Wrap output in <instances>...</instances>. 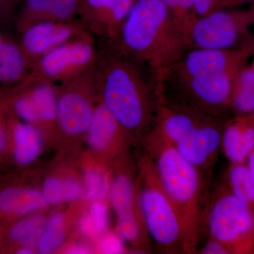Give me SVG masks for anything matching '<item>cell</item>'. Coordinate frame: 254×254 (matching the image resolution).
I'll use <instances>...</instances> for the list:
<instances>
[{
  "instance_id": "7402d4cb",
  "label": "cell",
  "mask_w": 254,
  "mask_h": 254,
  "mask_svg": "<svg viewBox=\"0 0 254 254\" xmlns=\"http://www.w3.org/2000/svg\"><path fill=\"white\" fill-rule=\"evenodd\" d=\"M46 222V218L42 215L33 214L25 216L10 227L8 233L9 240L21 247L33 249L38 245Z\"/></svg>"
},
{
  "instance_id": "277c9868",
  "label": "cell",
  "mask_w": 254,
  "mask_h": 254,
  "mask_svg": "<svg viewBox=\"0 0 254 254\" xmlns=\"http://www.w3.org/2000/svg\"><path fill=\"white\" fill-rule=\"evenodd\" d=\"M162 185L176 208L183 233L184 254L198 253L206 211L207 182L155 125L143 139Z\"/></svg>"
},
{
  "instance_id": "7c38bea8",
  "label": "cell",
  "mask_w": 254,
  "mask_h": 254,
  "mask_svg": "<svg viewBox=\"0 0 254 254\" xmlns=\"http://www.w3.org/2000/svg\"><path fill=\"white\" fill-rule=\"evenodd\" d=\"M109 199L118 222V233L124 240L134 245L147 244L145 229L136 197L131 177L119 173L112 181Z\"/></svg>"
},
{
  "instance_id": "8992f818",
  "label": "cell",
  "mask_w": 254,
  "mask_h": 254,
  "mask_svg": "<svg viewBox=\"0 0 254 254\" xmlns=\"http://www.w3.org/2000/svg\"><path fill=\"white\" fill-rule=\"evenodd\" d=\"M141 173L142 186L137 198L148 235L163 253L184 254L180 217L148 155L143 160Z\"/></svg>"
},
{
  "instance_id": "d6a6232c",
  "label": "cell",
  "mask_w": 254,
  "mask_h": 254,
  "mask_svg": "<svg viewBox=\"0 0 254 254\" xmlns=\"http://www.w3.org/2000/svg\"><path fill=\"white\" fill-rule=\"evenodd\" d=\"M91 252V250L89 248H88L86 246L83 245L72 246L66 250V253L73 254H89Z\"/></svg>"
},
{
  "instance_id": "30bf717a",
  "label": "cell",
  "mask_w": 254,
  "mask_h": 254,
  "mask_svg": "<svg viewBox=\"0 0 254 254\" xmlns=\"http://www.w3.org/2000/svg\"><path fill=\"white\" fill-rule=\"evenodd\" d=\"M95 67L57 86V127L68 136L86 133L91 123L98 99Z\"/></svg>"
},
{
  "instance_id": "d6986e66",
  "label": "cell",
  "mask_w": 254,
  "mask_h": 254,
  "mask_svg": "<svg viewBox=\"0 0 254 254\" xmlns=\"http://www.w3.org/2000/svg\"><path fill=\"white\" fill-rule=\"evenodd\" d=\"M29 71L18 42L0 31V85L16 86L26 78Z\"/></svg>"
},
{
  "instance_id": "8fae6325",
  "label": "cell",
  "mask_w": 254,
  "mask_h": 254,
  "mask_svg": "<svg viewBox=\"0 0 254 254\" xmlns=\"http://www.w3.org/2000/svg\"><path fill=\"white\" fill-rule=\"evenodd\" d=\"M1 100L18 120L41 126H57V86L50 82H21Z\"/></svg>"
},
{
  "instance_id": "836d02e7",
  "label": "cell",
  "mask_w": 254,
  "mask_h": 254,
  "mask_svg": "<svg viewBox=\"0 0 254 254\" xmlns=\"http://www.w3.org/2000/svg\"><path fill=\"white\" fill-rule=\"evenodd\" d=\"M247 160H248L247 167H248L251 176H252V180H253L254 182V149L251 152L248 158H247Z\"/></svg>"
},
{
  "instance_id": "4fadbf2b",
  "label": "cell",
  "mask_w": 254,
  "mask_h": 254,
  "mask_svg": "<svg viewBox=\"0 0 254 254\" xmlns=\"http://www.w3.org/2000/svg\"><path fill=\"white\" fill-rule=\"evenodd\" d=\"M88 33L90 32L80 21L42 22L21 31L18 44L31 69L38 60L52 50Z\"/></svg>"
},
{
  "instance_id": "3957f363",
  "label": "cell",
  "mask_w": 254,
  "mask_h": 254,
  "mask_svg": "<svg viewBox=\"0 0 254 254\" xmlns=\"http://www.w3.org/2000/svg\"><path fill=\"white\" fill-rule=\"evenodd\" d=\"M115 46L154 78L190 49L170 10L160 0H134Z\"/></svg>"
},
{
  "instance_id": "4dcf8cb0",
  "label": "cell",
  "mask_w": 254,
  "mask_h": 254,
  "mask_svg": "<svg viewBox=\"0 0 254 254\" xmlns=\"http://www.w3.org/2000/svg\"><path fill=\"white\" fill-rule=\"evenodd\" d=\"M9 110L0 100V154L6 149L10 138Z\"/></svg>"
},
{
  "instance_id": "9c48e42d",
  "label": "cell",
  "mask_w": 254,
  "mask_h": 254,
  "mask_svg": "<svg viewBox=\"0 0 254 254\" xmlns=\"http://www.w3.org/2000/svg\"><path fill=\"white\" fill-rule=\"evenodd\" d=\"M91 33L73 38L43 56L21 82L67 81L96 65L99 58Z\"/></svg>"
},
{
  "instance_id": "484cf974",
  "label": "cell",
  "mask_w": 254,
  "mask_h": 254,
  "mask_svg": "<svg viewBox=\"0 0 254 254\" xmlns=\"http://www.w3.org/2000/svg\"><path fill=\"white\" fill-rule=\"evenodd\" d=\"M66 237L64 219L63 214L56 213L47 220L46 226L38 241V252L42 254L53 253L61 247Z\"/></svg>"
},
{
  "instance_id": "ac0fdd59",
  "label": "cell",
  "mask_w": 254,
  "mask_h": 254,
  "mask_svg": "<svg viewBox=\"0 0 254 254\" xmlns=\"http://www.w3.org/2000/svg\"><path fill=\"white\" fill-rule=\"evenodd\" d=\"M9 131L14 161L21 166L33 163L39 156L43 147L41 129L31 124L18 120L11 114Z\"/></svg>"
},
{
  "instance_id": "f546056e",
  "label": "cell",
  "mask_w": 254,
  "mask_h": 254,
  "mask_svg": "<svg viewBox=\"0 0 254 254\" xmlns=\"http://www.w3.org/2000/svg\"><path fill=\"white\" fill-rule=\"evenodd\" d=\"M193 4L198 17L205 16L215 10L233 6L232 0H193Z\"/></svg>"
},
{
  "instance_id": "ba28073f",
  "label": "cell",
  "mask_w": 254,
  "mask_h": 254,
  "mask_svg": "<svg viewBox=\"0 0 254 254\" xmlns=\"http://www.w3.org/2000/svg\"><path fill=\"white\" fill-rule=\"evenodd\" d=\"M254 26V4L247 9L215 10L196 18L189 32L188 40L190 48L254 50V41L250 36Z\"/></svg>"
},
{
  "instance_id": "603a6c76",
  "label": "cell",
  "mask_w": 254,
  "mask_h": 254,
  "mask_svg": "<svg viewBox=\"0 0 254 254\" xmlns=\"http://www.w3.org/2000/svg\"><path fill=\"white\" fill-rule=\"evenodd\" d=\"M41 192L47 204L58 205L78 199L81 196L82 188L73 179L50 177L44 182Z\"/></svg>"
},
{
  "instance_id": "f1b7e54d",
  "label": "cell",
  "mask_w": 254,
  "mask_h": 254,
  "mask_svg": "<svg viewBox=\"0 0 254 254\" xmlns=\"http://www.w3.org/2000/svg\"><path fill=\"white\" fill-rule=\"evenodd\" d=\"M177 2L181 14L182 31L188 39L189 32L198 16L195 14L193 0H177Z\"/></svg>"
},
{
  "instance_id": "83f0119b",
  "label": "cell",
  "mask_w": 254,
  "mask_h": 254,
  "mask_svg": "<svg viewBox=\"0 0 254 254\" xmlns=\"http://www.w3.org/2000/svg\"><path fill=\"white\" fill-rule=\"evenodd\" d=\"M124 239L116 232H105L100 237L98 248L100 253L105 254H124L126 252Z\"/></svg>"
},
{
  "instance_id": "44dd1931",
  "label": "cell",
  "mask_w": 254,
  "mask_h": 254,
  "mask_svg": "<svg viewBox=\"0 0 254 254\" xmlns=\"http://www.w3.org/2000/svg\"><path fill=\"white\" fill-rule=\"evenodd\" d=\"M231 109L238 115L254 113V66L245 64L237 73L232 85Z\"/></svg>"
},
{
  "instance_id": "ffe728a7",
  "label": "cell",
  "mask_w": 254,
  "mask_h": 254,
  "mask_svg": "<svg viewBox=\"0 0 254 254\" xmlns=\"http://www.w3.org/2000/svg\"><path fill=\"white\" fill-rule=\"evenodd\" d=\"M47 203L40 190L11 187L0 191V212L13 216H28L41 210Z\"/></svg>"
},
{
  "instance_id": "cb8c5ba5",
  "label": "cell",
  "mask_w": 254,
  "mask_h": 254,
  "mask_svg": "<svg viewBox=\"0 0 254 254\" xmlns=\"http://www.w3.org/2000/svg\"><path fill=\"white\" fill-rule=\"evenodd\" d=\"M228 182L233 195L254 212V182L245 163H232L228 171Z\"/></svg>"
},
{
  "instance_id": "1f68e13d",
  "label": "cell",
  "mask_w": 254,
  "mask_h": 254,
  "mask_svg": "<svg viewBox=\"0 0 254 254\" xmlns=\"http://www.w3.org/2000/svg\"><path fill=\"white\" fill-rule=\"evenodd\" d=\"M199 254H227L230 252L226 247L219 241L209 237L205 245L200 249Z\"/></svg>"
},
{
  "instance_id": "d4e9b609",
  "label": "cell",
  "mask_w": 254,
  "mask_h": 254,
  "mask_svg": "<svg viewBox=\"0 0 254 254\" xmlns=\"http://www.w3.org/2000/svg\"><path fill=\"white\" fill-rule=\"evenodd\" d=\"M109 225V210L103 201L92 202L88 211L83 215L78 228L84 236L98 238L108 232Z\"/></svg>"
},
{
  "instance_id": "5b68a950",
  "label": "cell",
  "mask_w": 254,
  "mask_h": 254,
  "mask_svg": "<svg viewBox=\"0 0 254 254\" xmlns=\"http://www.w3.org/2000/svg\"><path fill=\"white\" fill-rule=\"evenodd\" d=\"M225 124L223 118L160 103L155 125L208 184Z\"/></svg>"
},
{
  "instance_id": "8d00e7d4",
  "label": "cell",
  "mask_w": 254,
  "mask_h": 254,
  "mask_svg": "<svg viewBox=\"0 0 254 254\" xmlns=\"http://www.w3.org/2000/svg\"><path fill=\"white\" fill-rule=\"evenodd\" d=\"M5 0H0V13H1V11H4L5 5H4Z\"/></svg>"
},
{
  "instance_id": "7a4b0ae2",
  "label": "cell",
  "mask_w": 254,
  "mask_h": 254,
  "mask_svg": "<svg viewBox=\"0 0 254 254\" xmlns=\"http://www.w3.org/2000/svg\"><path fill=\"white\" fill-rule=\"evenodd\" d=\"M95 65L98 99L128 136L144 139L158 119L160 99L151 75L115 45Z\"/></svg>"
},
{
  "instance_id": "e0dca14e",
  "label": "cell",
  "mask_w": 254,
  "mask_h": 254,
  "mask_svg": "<svg viewBox=\"0 0 254 254\" xmlns=\"http://www.w3.org/2000/svg\"><path fill=\"white\" fill-rule=\"evenodd\" d=\"M87 141L97 151H114L120 147L124 138L128 136L111 112L98 101L86 133Z\"/></svg>"
},
{
  "instance_id": "6da1fadb",
  "label": "cell",
  "mask_w": 254,
  "mask_h": 254,
  "mask_svg": "<svg viewBox=\"0 0 254 254\" xmlns=\"http://www.w3.org/2000/svg\"><path fill=\"white\" fill-rule=\"evenodd\" d=\"M254 50L190 48L154 78L160 102L223 118L232 85Z\"/></svg>"
},
{
  "instance_id": "4316f807",
  "label": "cell",
  "mask_w": 254,
  "mask_h": 254,
  "mask_svg": "<svg viewBox=\"0 0 254 254\" xmlns=\"http://www.w3.org/2000/svg\"><path fill=\"white\" fill-rule=\"evenodd\" d=\"M84 190L90 201H103L109 198L112 181L109 175L100 168H89L84 173Z\"/></svg>"
},
{
  "instance_id": "9a60e30c",
  "label": "cell",
  "mask_w": 254,
  "mask_h": 254,
  "mask_svg": "<svg viewBox=\"0 0 254 254\" xmlns=\"http://www.w3.org/2000/svg\"><path fill=\"white\" fill-rule=\"evenodd\" d=\"M81 0H26L16 26L23 31L42 22H67L78 16Z\"/></svg>"
},
{
  "instance_id": "2e32d148",
  "label": "cell",
  "mask_w": 254,
  "mask_h": 254,
  "mask_svg": "<svg viewBox=\"0 0 254 254\" xmlns=\"http://www.w3.org/2000/svg\"><path fill=\"white\" fill-rule=\"evenodd\" d=\"M221 147L232 163H245L254 149V113L238 115L225 124Z\"/></svg>"
},
{
  "instance_id": "52a82bcc",
  "label": "cell",
  "mask_w": 254,
  "mask_h": 254,
  "mask_svg": "<svg viewBox=\"0 0 254 254\" xmlns=\"http://www.w3.org/2000/svg\"><path fill=\"white\" fill-rule=\"evenodd\" d=\"M204 224L209 237L223 244L230 254L254 252V212L230 190H222L208 204Z\"/></svg>"
},
{
  "instance_id": "d590c367",
  "label": "cell",
  "mask_w": 254,
  "mask_h": 254,
  "mask_svg": "<svg viewBox=\"0 0 254 254\" xmlns=\"http://www.w3.org/2000/svg\"><path fill=\"white\" fill-rule=\"evenodd\" d=\"M233 6L237 4H244V3H254V0H232Z\"/></svg>"
},
{
  "instance_id": "74e56055",
  "label": "cell",
  "mask_w": 254,
  "mask_h": 254,
  "mask_svg": "<svg viewBox=\"0 0 254 254\" xmlns=\"http://www.w3.org/2000/svg\"><path fill=\"white\" fill-rule=\"evenodd\" d=\"M253 54L254 55V51ZM252 64H253V65H254V57L253 62H252Z\"/></svg>"
},
{
  "instance_id": "e575fe53",
  "label": "cell",
  "mask_w": 254,
  "mask_h": 254,
  "mask_svg": "<svg viewBox=\"0 0 254 254\" xmlns=\"http://www.w3.org/2000/svg\"><path fill=\"white\" fill-rule=\"evenodd\" d=\"M34 253L33 249L28 247H20V248L16 251V254H31Z\"/></svg>"
},
{
  "instance_id": "5bb4252c",
  "label": "cell",
  "mask_w": 254,
  "mask_h": 254,
  "mask_svg": "<svg viewBox=\"0 0 254 254\" xmlns=\"http://www.w3.org/2000/svg\"><path fill=\"white\" fill-rule=\"evenodd\" d=\"M134 0H81L78 16L90 33L118 42Z\"/></svg>"
}]
</instances>
